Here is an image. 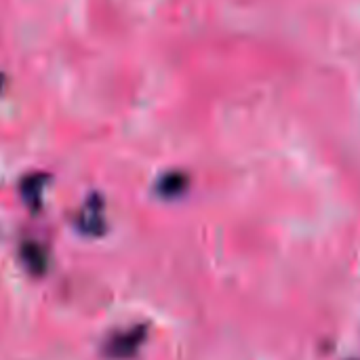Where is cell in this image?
Listing matches in <instances>:
<instances>
[{"mask_svg":"<svg viewBox=\"0 0 360 360\" xmlns=\"http://www.w3.org/2000/svg\"><path fill=\"white\" fill-rule=\"evenodd\" d=\"M146 340V327H133L129 331H120L114 333L108 342H105V356L112 360H127L131 359L143 344Z\"/></svg>","mask_w":360,"mask_h":360,"instance_id":"cell-1","label":"cell"},{"mask_svg":"<svg viewBox=\"0 0 360 360\" xmlns=\"http://www.w3.org/2000/svg\"><path fill=\"white\" fill-rule=\"evenodd\" d=\"M21 262L36 276L46 272V251L38 243H25L21 247Z\"/></svg>","mask_w":360,"mask_h":360,"instance_id":"cell-2","label":"cell"}]
</instances>
